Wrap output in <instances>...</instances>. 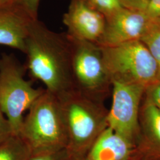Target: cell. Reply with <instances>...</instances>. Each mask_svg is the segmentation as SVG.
<instances>
[{"mask_svg":"<svg viewBox=\"0 0 160 160\" xmlns=\"http://www.w3.org/2000/svg\"><path fill=\"white\" fill-rule=\"evenodd\" d=\"M27 62L32 77L60 98L75 91L72 74L71 42L67 33L48 29L36 19L29 22L26 39Z\"/></svg>","mask_w":160,"mask_h":160,"instance_id":"6da1fadb","label":"cell"},{"mask_svg":"<svg viewBox=\"0 0 160 160\" xmlns=\"http://www.w3.org/2000/svg\"><path fill=\"white\" fill-rule=\"evenodd\" d=\"M68 135L67 148L72 159H84L108 127V111L100 101L77 91L59 98Z\"/></svg>","mask_w":160,"mask_h":160,"instance_id":"7a4b0ae2","label":"cell"},{"mask_svg":"<svg viewBox=\"0 0 160 160\" xmlns=\"http://www.w3.org/2000/svg\"><path fill=\"white\" fill-rule=\"evenodd\" d=\"M28 111L18 135L32 153L67 148V128L61 102L56 96L45 89Z\"/></svg>","mask_w":160,"mask_h":160,"instance_id":"3957f363","label":"cell"},{"mask_svg":"<svg viewBox=\"0 0 160 160\" xmlns=\"http://www.w3.org/2000/svg\"><path fill=\"white\" fill-rule=\"evenodd\" d=\"M26 71V67L13 55L0 58V109L15 135H18L25 112L45 90L34 87L25 78Z\"/></svg>","mask_w":160,"mask_h":160,"instance_id":"277c9868","label":"cell"},{"mask_svg":"<svg viewBox=\"0 0 160 160\" xmlns=\"http://www.w3.org/2000/svg\"><path fill=\"white\" fill-rule=\"evenodd\" d=\"M100 47L111 81L136 84L146 88L157 82V65L141 40Z\"/></svg>","mask_w":160,"mask_h":160,"instance_id":"5b68a950","label":"cell"},{"mask_svg":"<svg viewBox=\"0 0 160 160\" xmlns=\"http://www.w3.org/2000/svg\"><path fill=\"white\" fill-rule=\"evenodd\" d=\"M72 48V74L75 91L100 101L111 85L101 47L69 38Z\"/></svg>","mask_w":160,"mask_h":160,"instance_id":"8992f818","label":"cell"},{"mask_svg":"<svg viewBox=\"0 0 160 160\" xmlns=\"http://www.w3.org/2000/svg\"><path fill=\"white\" fill-rule=\"evenodd\" d=\"M111 85L112 103L108 113V126L136 143L139 131L141 103L147 88L115 80L111 81Z\"/></svg>","mask_w":160,"mask_h":160,"instance_id":"52a82bcc","label":"cell"},{"mask_svg":"<svg viewBox=\"0 0 160 160\" xmlns=\"http://www.w3.org/2000/svg\"><path fill=\"white\" fill-rule=\"evenodd\" d=\"M106 19L100 46H112L140 40L151 19L142 10L125 8Z\"/></svg>","mask_w":160,"mask_h":160,"instance_id":"ba28073f","label":"cell"},{"mask_svg":"<svg viewBox=\"0 0 160 160\" xmlns=\"http://www.w3.org/2000/svg\"><path fill=\"white\" fill-rule=\"evenodd\" d=\"M69 38L97 44L104 34L106 19L101 12L82 0H71L63 16Z\"/></svg>","mask_w":160,"mask_h":160,"instance_id":"9c48e42d","label":"cell"},{"mask_svg":"<svg viewBox=\"0 0 160 160\" xmlns=\"http://www.w3.org/2000/svg\"><path fill=\"white\" fill-rule=\"evenodd\" d=\"M136 147L141 156L160 160V110L145 96L140 110Z\"/></svg>","mask_w":160,"mask_h":160,"instance_id":"30bf717a","label":"cell"},{"mask_svg":"<svg viewBox=\"0 0 160 160\" xmlns=\"http://www.w3.org/2000/svg\"><path fill=\"white\" fill-rule=\"evenodd\" d=\"M136 150L134 141L108 126L92 144L84 160H130Z\"/></svg>","mask_w":160,"mask_h":160,"instance_id":"8fae6325","label":"cell"},{"mask_svg":"<svg viewBox=\"0 0 160 160\" xmlns=\"http://www.w3.org/2000/svg\"><path fill=\"white\" fill-rule=\"evenodd\" d=\"M31 20L15 7L0 11V45L9 46L24 53Z\"/></svg>","mask_w":160,"mask_h":160,"instance_id":"7c38bea8","label":"cell"},{"mask_svg":"<svg viewBox=\"0 0 160 160\" xmlns=\"http://www.w3.org/2000/svg\"><path fill=\"white\" fill-rule=\"evenodd\" d=\"M32 154L19 135H12L0 144V160H28Z\"/></svg>","mask_w":160,"mask_h":160,"instance_id":"4fadbf2b","label":"cell"},{"mask_svg":"<svg viewBox=\"0 0 160 160\" xmlns=\"http://www.w3.org/2000/svg\"><path fill=\"white\" fill-rule=\"evenodd\" d=\"M140 40L154 59L158 67L157 82H160V18H151Z\"/></svg>","mask_w":160,"mask_h":160,"instance_id":"5bb4252c","label":"cell"},{"mask_svg":"<svg viewBox=\"0 0 160 160\" xmlns=\"http://www.w3.org/2000/svg\"><path fill=\"white\" fill-rule=\"evenodd\" d=\"M88 5L101 12L106 18L123 8H138L131 0H82Z\"/></svg>","mask_w":160,"mask_h":160,"instance_id":"9a60e30c","label":"cell"},{"mask_svg":"<svg viewBox=\"0 0 160 160\" xmlns=\"http://www.w3.org/2000/svg\"><path fill=\"white\" fill-rule=\"evenodd\" d=\"M67 148L32 153L28 160H71Z\"/></svg>","mask_w":160,"mask_h":160,"instance_id":"2e32d148","label":"cell"},{"mask_svg":"<svg viewBox=\"0 0 160 160\" xmlns=\"http://www.w3.org/2000/svg\"><path fill=\"white\" fill-rule=\"evenodd\" d=\"M40 0H14V7L23 12L31 19L38 18Z\"/></svg>","mask_w":160,"mask_h":160,"instance_id":"e0dca14e","label":"cell"},{"mask_svg":"<svg viewBox=\"0 0 160 160\" xmlns=\"http://www.w3.org/2000/svg\"><path fill=\"white\" fill-rule=\"evenodd\" d=\"M145 96L160 110V82H155L146 88Z\"/></svg>","mask_w":160,"mask_h":160,"instance_id":"ac0fdd59","label":"cell"},{"mask_svg":"<svg viewBox=\"0 0 160 160\" xmlns=\"http://www.w3.org/2000/svg\"><path fill=\"white\" fill-rule=\"evenodd\" d=\"M143 11L151 18H160V0H146Z\"/></svg>","mask_w":160,"mask_h":160,"instance_id":"d6986e66","label":"cell"},{"mask_svg":"<svg viewBox=\"0 0 160 160\" xmlns=\"http://www.w3.org/2000/svg\"><path fill=\"white\" fill-rule=\"evenodd\" d=\"M12 135L13 134L10 123L0 109V144Z\"/></svg>","mask_w":160,"mask_h":160,"instance_id":"ffe728a7","label":"cell"},{"mask_svg":"<svg viewBox=\"0 0 160 160\" xmlns=\"http://www.w3.org/2000/svg\"><path fill=\"white\" fill-rule=\"evenodd\" d=\"M14 0H0V11L13 8Z\"/></svg>","mask_w":160,"mask_h":160,"instance_id":"44dd1931","label":"cell"},{"mask_svg":"<svg viewBox=\"0 0 160 160\" xmlns=\"http://www.w3.org/2000/svg\"><path fill=\"white\" fill-rule=\"evenodd\" d=\"M131 1L137 6L138 9L143 10L146 0H131Z\"/></svg>","mask_w":160,"mask_h":160,"instance_id":"7402d4cb","label":"cell"},{"mask_svg":"<svg viewBox=\"0 0 160 160\" xmlns=\"http://www.w3.org/2000/svg\"><path fill=\"white\" fill-rule=\"evenodd\" d=\"M130 160H151V159H149V158H145V157H144L143 156H141V157H133Z\"/></svg>","mask_w":160,"mask_h":160,"instance_id":"603a6c76","label":"cell"},{"mask_svg":"<svg viewBox=\"0 0 160 160\" xmlns=\"http://www.w3.org/2000/svg\"><path fill=\"white\" fill-rule=\"evenodd\" d=\"M71 160H84V159H72Z\"/></svg>","mask_w":160,"mask_h":160,"instance_id":"cb8c5ba5","label":"cell"}]
</instances>
